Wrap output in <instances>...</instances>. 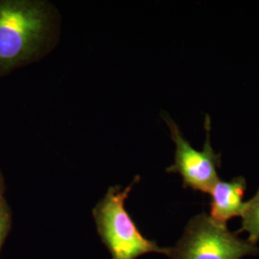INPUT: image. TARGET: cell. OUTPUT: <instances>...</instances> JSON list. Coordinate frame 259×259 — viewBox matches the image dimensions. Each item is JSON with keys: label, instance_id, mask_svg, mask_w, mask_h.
Wrapping results in <instances>:
<instances>
[{"label": "cell", "instance_id": "obj_5", "mask_svg": "<svg viewBox=\"0 0 259 259\" xmlns=\"http://www.w3.org/2000/svg\"><path fill=\"white\" fill-rule=\"evenodd\" d=\"M246 180L236 177L232 181H218L209 192L210 217L214 221L227 225L236 216H241L244 204L243 198L246 192Z\"/></svg>", "mask_w": 259, "mask_h": 259}, {"label": "cell", "instance_id": "obj_2", "mask_svg": "<svg viewBox=\"0 0 259 259\" xmlns=\"http://www.w3.org/2000/svg\"><path fill=\"white\" fill-rule=\"evenodd\" d=\"M138 181L139 178L123 189L120 186L109 188L93 209L97 232L111 259H137L152 252L170 254L171 249L159 247L140 233L125 208V202Z\"/></svg>", "mask_w": 259, "mask_h": 259}, {"label": "cell", "instance_id": "obj_4", "mask_svg": "<svg viewBox=\"0 0 259 259\" xmlns=\"http://www.w3.org/2000/svg\"><path fill=\"white\" fill-rule=\"evenodd\" d=\"M171 138L175 144L174 163L167 168L169 173H178L183 179L185 187L194 191L209 193L219 181L217 170L221 166V154H216L210 143V118L204 119L206 139L201 151L193 148L185 139L181 130L171 117L164 116Z\"/></svg>", "mask_w": 259, "mask_h": 259}, {"label": "cell", "instance_id": "obj_1", "mask_svg": "<svg viewBox=\"0 0 259 259\" xmlns=\"http://www.w3.org/2000/svg\"><path fill=\"white\" fill-rule=\"evenodd\" d=\"M51 17L40 1H0V73L25 63L42 50Z\"/></svg>", "mask_w": 259, "mask_h": 259}, {"label": "cell", "instance_id": "obj_7", "mask_svg": "<svg viewBox=\"0 0 259 259\" xmlns=\"http://www.w3.org/2000/svg\"><path fill=\"white\" fill-rule=\"evenodd\" d=\"M10 227V214L3 198L0 199V247Z\"/></svg>", "mask_w": 259, "mask_h": 259}, {"label": "cell", "instance_id": "obj_6", "mask_svg": "<svg viewBox=\"0 0 259 259\" xmlns=\"http://www.w3.org/2000/svg\"><path fill=\"white\" fill-rule=\"evenodd\" d=\"M241 217L242 227L236 234L248 232L249 238L247 240L255 245L259 240V188L255 195L244 204Z\"/></svg>", "mask_w": 259, "mask_h": 259}, {"label": "cell", "instance_id": "obj_8", "mask_svg": "<svg viewBox=\"0 0 259 259\" xmlns=\"http://www.w3.org/2000/svg\"><path fill=\"white\" fill-rule=\"evenodd\" d=\"M3 198L2 197V181H1V177H0V199Z\"/></svg>", "mask_w": 259, "mask_h": 259}, {"label": "cell", "instance_id": "obj_3", "mask_svg": "<svg viewBox=\"0 0 259 259\" xmlns=\"http://www.w3.org/2000/svg\"><path fill=\"white\" fill-rule=\"evenodd\" d=\"M258 252L254 244L240 239L228 230L227 225L201 213L188 222L183 237L171 249L169 256L171 259H241Z\"/></svg>", "mask_w": 259, "mask_h": 259}]
</instances>
